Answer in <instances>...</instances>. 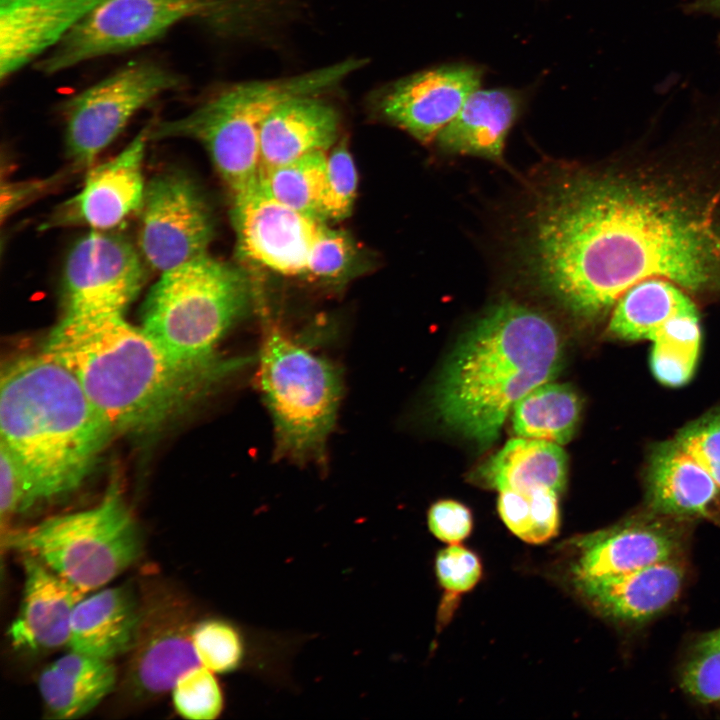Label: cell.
<instances>
[{"mask_svg": "<svg viewBox=\"0 0 720 720\" xmlns=\"http://www.w3.org/2000/svg\"><path fill=\"white\" fill-rule=\"evenodd\" d=\"M190 608L171 593H160L141 607L130 650L129 681L138 696L171 690L178 678L201 665L192 644Z\"/></svg>", "mask_w": 720, "mask_h": 720, "instance_id": "obj_18", "label": "cell"}, {"mask_svg": "<svg viewBox=\"0 0 720 720\" xmlns=\"http://www.w3.org/2000/svg\"><path fill=\"white\" fill-rule=\"evenodd\" d=\"M258 381L272 417L274 456L322 463L343 394L341 370L270 325L260 349Z\"/></svg>", "mask_w": 720, "mask_h": 720, "instance_id": "obj_7", "label": "cell"}, {"mask_svg": "<svg viewBox=\"0 0 720 720\" xmlns=\"http://www.w3.org/2000/svg\"><path fill=\"white\" fill-rule=\"evenodd\" d=\"M530 216L528 277L578 320H602L629 288L653 278L718 300L720 121L562 167L540 187Z\"/></svg>", "mask_w": 720, "mask_h": 720, "instance_id": "obj_1", "label": "cell"}, {"mask_svg": "<svg viewBox=\"0 0 720 720\" xmlns=\"http://www.w3.org/2000/svg\"><path fill=\"white\" fill-rule=\"evenodd\" d=\"M648 511L687 521L720 520V487L674 439L657 444L645 477Z\"/></svg>", "mask_w": 720, "mask_h": 720, "instance_id": "obj_20", "label": "cell"}, {"mask_svg": "<svg viewBox=\"0 0 720 720\" xmlns=\"http://www.w3.org/2000/svg\"><path fill=\"white\" fill-rule=\"evenodd\" d=\"M140 611L128 586L84 597L74 608L67 645L72 651L111 661L131 650Z\"/></svg>", "mask_w": 720, "mask_h": 720, "instance_id": "obj_25", "label": "cell"}, {"mask_svg": "<svg viewBox=\"0 0 720 720\" xmlns=\"http://www.w3.org/2000/svg\"><path fill=\"white\" fill-rule=\"evenodd\" d=\"M328 152L325 189L319 209V219L323 222L339 221L350 215L358 184L356 166L345 140Z\"/></svg>", "mask_w": 720, "mask_h": 720, "instance_id": "obj_33", "label": "cell"}, {"mask_svg": "<svg viewBox=\"0 0 720 720\" xmlns=\"http://www.w3.org/2000/svg\"><path fill=\"white\" fill-rule=\"evenodd\" d=\"M232 221L241 256L285 276L304 275L310 246L325 223L278 202L259 182L233 195Z\"/></svg>", "mask_w": 720, "mask_h": 720, "instance_id": "obj_15", "label": "cell"}, {"mask_svg": "<svg viewBox=\"0 0 720 720\" xmlns=\"http://www.w3.org/2000/svg\"><path fill=\"white\" fill-rule=\"evenodd\" d=\"M23 560L21 605L8 630L12 645L47 651L68 644L74 608L86 593L40 560L27 555Z\"/></svg>", "mask_w": 720, "mask_h": 720, "instance_id": "obj_21", "label": "cell"}, {"mask_svg": "<svg viewBox=\"0 0 720 720\" xmlns=\"http://www.w3.org/2000/svg\"><path fill=\"white\" fill-rule=\"evenodd\" d=\"M192 644L199 663L215 674L237 670L245 657V645L239 630L218 618L195 623Z\"/></svg>", "mask_w": 720, "mask_h": 720, "instance_id": "obj_31", "label": "cell"}, {"mask_svg": "<svg viewBox=\"0 0 720 720\" xmlns=\"http://www.w3.org/2000/svg\"><path fill=\"white\" fill-rule=\"evenodd\" d=\"M116 669L109 660L75 651L46 666L38 688L48 715L76 719L93 710L114 688Z\"/></svg>", "mask_w": 720, "mask_h": 720, "instance_id": "obj_26", "label": "cell"}, {"mask_svg": "<svg viewBox=\"0 0 720 720\" xmlns=\"http://www.w3.org/2000/svg\"><path fill=\"white\" fill-rule=\"evenodd\" d=\"M683 520L651 511L579 538L572 571L576 582L611 577L682 558L688 533Z\"/></svg>", "mask_w": 720, "mask_h": 720, "instance_id": "obj_16", "label": "cell"}, {"mask_svg": "<svg viewBox=\"0 0 720 720\" xmlns=\"http://www.w3.org/2000/svg\"><path fill=\"white\" fill-rule=\"evenodd\" d=\"M674 440L720 487V412L707 414L689 423Z\"/></svg>", "mask_w": 720, "mask_h": 720, "instance_id": "obj_36", "label": "cell"}, {"mask_svg": "<svg viewBox=\"0 0 720 720\" xmlns=\"http://www.w3.org/2000/svg\"><path fill=\"white\" fill-rule=\"evenodd\" d=\"M251 297L245 271L206 254L160 273L144 300L140 327L173 361L227 379L251 361L218 351Z\"/></svg>", "mask_w": 720, "mask_h": 720, "instance_id": "obj_5", "label": "cell"}, {"mask_svg": "<svg viewBox=\"0 0 720 720\" xmlns=\"http://www.w3.org/2000/svg\"><path fill=\"white\" fill-rule=\"evenodd\" d=\"M685 577L683 559L675 558L576 584L590 605L603 616L625 623H642L676 601Z\"/></svg>", "mask_w": 720, "mask_h": 720, "instance_id": "obj_22", "label": "cell"}, {"mask_svg": "<svg viewBox=\"0 0 720 720\" xmlns=\"http://www.w3.org/2000/svg\"><path fill=\"white\" fill-rule=\"evenodd\" d=\"M1 443L27 474L34 503L77 489L114 434L79 380L43 349L2 370Z\"/></svg>", "mask_w": 720, "mask_h": 720, "instance_id": "obj_4", "label": "cell"}, {"mask_svg": "<svg viewBox=\"0 0 720 720\" xmlns=\"http://www.w3.org/2000/svg\"><path fill=\"white\" fill-rule=\"evenodd\" d=\"M171 691L175 710L186 719L212 720L223 710V692L215 673L202 665L183 673Z\"/></svg>", "mask_w": 720, "mask_h": 720, "instance_id": "obj_34", "label": "cell"}, {"mask_svg": "<svg viewBox=\"0 0 720 720\" xmlns=\"http://www.w3.org/2000/svg\"><path fill=\"white\" fill-rule=\"evenodd\" d=\"M357 257L351 237L323 223L310 246L304 275L324 282L343 279L352 271Z\"/></svg>", "mask_w": 720, "mask_h": 720, "instance_id": "obj_35", "label": "cell"}, {"mask_svg": "<svg viewBox=\"0 0 720 720\" xmlns=\"http://www.w3.org/2000/svg\"><path fill=\"white\" fill-rule=\"evenodd\" d=\"M475 480L499 492L539 488L561 493L567 481V455L557 443L516 437L474 473Z\"/></svg>", "mask_w": 720, "mask_h": 720, "instance_id": "obj_27", "label": "cell"}, {"mask_svg": "<svg viewBox=\"0 0 720 720\" xmlns=\"http://www.w3.org/2000/svg\"><path fill=\"white\" fill-rule=\"evenodd\" d=\"M580 412L581 400L570 385L545 382L514 405L513 431L520 437L563 445L573 438Z\"/></svg>", "mask_w": 720, "mask_h": 720, "instance_id": "obj_28", "label": "cell"}, {"mask_svg": "<svg viewBox=\"0 0 720 720\" xmlns=\"http://www.w3.org/2000/svg\"><path fill=\"white\" fill-rule=\"evenodd\" d=\"M483 73L479 66L467 63L418 71L377 89L372 105L384 120L428 144L480 88Z\"/></svg>", "mask_w": 720, "mask_h": 720, "instance_id": "obj_14", "label": "cell"}, {"mask_svg": "<svg viewBox=\"0 0 720 720\" xmlns=\"http://www.w3.org/2000/svg\"><path fill=\"white\" fill-rule=\"evenodd\" d=\"M326 163V152L310 153L260 173L259 183L278 202L319 219Z\"/></svg>", "mask_w": 720, "mask_h": 720, "instance_id": "obj_29", "label": "cell"}, {"mask_svg": "<svg viewBox=\"0 0 720 720\" xmlns=\"http://www.w3.org/2000/svg\"><path fill=\"white\" fill-rule=\"evenodd\" d=\"M150 130L151 125L144 127L120 153L90 169L80 191L58 205L42 229L80 226L112 231L140 211Z\"/></svg>", "mask_w": 720, "mask_h": 720, "instance_id": "obj_17", "label": "cell"}, {"mask_svg": "<svg viewBox=\"0 0 720 720\" xmlns=\"http://www.w3.org/2000/svg\"><path fill=\"white\" fill-rule=\"evenodd\" d=\"M145 266L138 248L122 235L90 230L65 259L62 318L124 315L142 289Z\"/></svg>", "mask_w": 720, "mask_h": 720, "instance_id": "obj_11", "label": "cell"}, {"mask_svg": "<svg viewBox=\"0 0 720 720\" xmlns=\"http://www.w3.org/2000/svg\"><path fill=\"white\" fill-rule=\"evenodd\" d=\"M688 10L694 13H706L720 16V0H693Z\"/></svg>", "mask_w": 720, "mask_h": 720, "instance_id": "obj_41", "label": "cell"}, {"mask_svg": "<svg viewBox=\"0 0 720 720\" xmlns=\"http://www.w3.org/2000/svg\"><path fill=\"white\" fill-rule=\"evenodd\" d=\"M269 0H107L36 61L56 74L86 61L157 40L178 24L200 22L223 34L247 32L265 18Z\"/></svg>", "mask_w": 720, "mask_h": 720, "instance_id": "obj_8", "label": "cell"}, {"mask_svg": "<svg viewBox=\"0 0 720 720\" xmlns=\"http://www.w3.org/2000/svg\"><path fill=\"white\" fill-rule=\"evenodd\" d=\"M607 332L624 341L649 340L650 360L655 363L689 356L702 339L696 299L675 283L658 278L635 284L618 299Z\"/></svg>", "mask_w": 720, "mask_h": 720, "instance_id": "obj_13", "label": "cell"}, {"mask_svg": "<svg viewBox=\"0 0 720 720\" xmlns=\"http://www.w3.org/2000/svg\"><path fill=\"white\" fill-rule=\"evenodd\" d=\"M340 127L337 110L318 94L278 104L265 119L260 137V173L314 152H327Z\"/></svg>", "mask_w": 720, "mask_h": 720, "instance_id": "obj_23", "label": "cell"}, {"mask_svg": "<svg viewBox=\"0 0 720 720\" xmlns=\"http://www.w3.org/2000/svg\"><path fill=\"white\" fill-rule=\"evenodd\" d=\"M43 350L73 372L114 433L160 429L226 379L173 361L124 315L61 317Z\"/></svg>", "mask_w": 720, "mask_h": 720, "instance_id": "obj_2", "label": "cell"}, {"mask_svg": "<svg viewBox=\"0 0 720 720\" xmlns=\"http://www.w3.org/2000/svg\"><path fill=\"white\" fill-rule=\"evenodd\" d=\"M8 544L86 593L133 564L142 538L119 488L112 485L95 506L48 517L10 534Z\"/></svg>", "mask_w": 720, "mask_h": 720, "instance_id": "obj_9", "label": "cell"}, {"mask_svg": "<svg viewBox=\"0 0 720 720\" xmlns=\"http://www.w3.org/2000/svg\"><path fill=\"white\" fill-rule=\"evenodd\" d=\"M427 519L431 533L448 544H460L472 531L471 511L455 500L445 499L434 503L428 511Z\"/></svg>", "mask_w": 720, "mask_h": 720, "instance_id": "obj_39", "label": "cell"}, {"mask_svg": "<svg viewBox=\"0 0 720 720\" xmlns=\"http://www.w3.org/2000/svg\"><path fill=\"white\" fill-rule=\"evenodd\" d=\"M435 571L441 587L455 598L476 586L482 575V565L473 551L451 544L437 554Z\"/></svg>", "mask_w": 720, "mask_h": 720, "instance_id": "obj_37", "label": "cell"}, {"mask_svg": "<svg viewBox=\"0 0 720 720\" xmlns=\"http://www.w3.org/2000/svg\"><path fill=\"white\" fill-rule=\"evenodd\" d=\"M182 84V77L166 66L139 59L73 95L62 109L65 151L72 165L89 167L139 110Z\"/></svg>", "mask_w": 720, "mask_h": 720, "instance_id": "obj_10", "label": "cell"}, {"mask_svg": "<svg viewBox=\"0 0 720 720\" xmlns=\"http://www.w3.org/2000/svg\"><path fill=\"white\" fill-rule=\"evenodd\" d=\"M139 212L138 250L151 269L162 273L208 254L212 215L183 171H163L149 180Z\"/></svg>", "mask_w": 720, "mask_h": 720, "instance_id": "obj_12", "label": "cell"}, {"mask_svg": "<svg viewBox=\"0 0 720 720\" xmlns=\"http://www.w3.org/2000/svg\"><path fill=\"white\" fill-rule=\"evenodd\" d=\"M362 65L347 59L299 75L232 84L183 116L152 123L150 140L198 142L232 195L238 194L259 182L261 130L269 113L288 98L335 87Z\"/></svg>", "mask_w": 720, "mask_h": 720, "instance_id": "obj_6", "label": "cell"}, {"mask_svg": "<svg viewBox=\"0 0 720 720\" xmlns=\"http://www.w3.org/2000/svg\"><path fill=\"white\" fill-rule=\"evenodd\" d=\"M497 509L507 528L525 542L540 544L558 533V493L551 489L501 491Z\"/></svg>", "mask_w": 720, "mask_h": 720, "instance_id": "obj_30", "label": "cell"}, {"mask_svg": "<svg viewBox=\"0 0 720 720\" xmlns=\"http://www.w3.org/2000/svg\"><path fill=\"white\" fill-rule=\"evenodd\" d=\"M563 359L554 323L543 313L505 301L461 338L434 393L437 415L481 448L494 443L514 405L552 381Z\"/></svg>", "mask_w": 720, "mask_h": 720, "instance_id": "obj_3", "label": "cell"}, {"mask_svg": "<svg viewBox=\"0 0 720 720\" xmlns=\"http://www.w3.org/2000/svg\"><path fill=\"white\" fill-rule=\"evenodd\" d=\"M680 682L683 690L698 702H720V629L703 635L691 647Z\"/></svg>", "mask_w": 720, "mask_h": 720, "instance_id": "obj_32", "label": "cell"}, {"mask_svg": "<svg viewBox=\"0 0 720 720\" xmlns=\"http://www.w3.org/2000/svg\"><path fill=\"white\" fill-rule=\"evenodd\" d=\"M55 179L33 180L22 183L3 184L1 196V216L5 218L21 208L27 202L47 191Z\"/></svg>", "mask_w": 720, "mask_h": 720, "instance_id": "obj_40", "label": "cell"}, {"mask_svg": "<svg viewBox=\"0 0 720 720\" xmlns=\"http://www.w3.org/2000/svg\"><path fill=\"white\" fill-rule=\"evenodd\" d=\"M34 504L30 480L12 453L0 444V513L4 523Z\"/></svg>", "mask_w": 720, "mask_h": 720, "instance_id": "obj_38", "label": "cell"}, {"mask_svg": "<svg viewBox=\"0 0 720 720\" xmlns=\"http://www.w3.org/2000/svg\"><path fill=\"white\" fill-rule=\"evenodd\" d=\"M107 0H0V78L37 61Z\"/></svg>", "mask_w": 720, "mask_h": 720, "instance_id": "obj_19", "label": "cell"}, {"mask_svg": "<svg viewBox=\"0 0 720 720\" xmlns=\"http://www.w3.org/2000/svg\"><path fill=\"white\" fill-rule=\"evenodd\" d=\"M522 106L523 96L518 90L478 88L439 132L435 142L447 154L503 164L506 139Z\"/></svg>", "mask_w": 720, "mask_h": 720, "instance_id": "obj_24", "label": "cell"}]
</instances>
